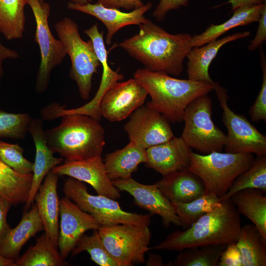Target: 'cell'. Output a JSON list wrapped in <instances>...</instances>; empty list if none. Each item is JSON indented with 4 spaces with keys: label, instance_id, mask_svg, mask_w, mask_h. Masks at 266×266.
<instances>
[{
    "label": "cell",
    "instance_id": "1",
    "mask_svg": "<svg viewBox=\"0 0 266 266\" xmlns=\"http://www.w3.org/2000/svg\"><path fill=\"white\" fill-rule=\"evenodd\" d=\"M138 33L115 46L126 51L147 69L171 76L180 75L184 61L192 47L191 35L172 34L147 19Z\"/></svg>",
    "mask_w": 266,
    "mask_h": 266
},
{
    "label": "cell",
    "instance_id": "2",
    "mask_svg": "<svg viewBox=\"0 0 266 266\" xmlns=\"http://www.w3.org/2000/svg\"><path fill=\"white\" fill-rule=\"evenodd\" d=\"M240 214L231 199L198 219L184 231H176L152 247L155 250L182 251L205 245L236 242L241 228Z\"/></svg>",
    "mask_w": 266,
    "mask_h": 266
},
{
    "label": "cell",
    "instance_id": "3",
    "mask_svg": "<svg viewBox=\"0 0 266 266\" xmlns=\"http://www.w3.org/2000/svg\"><path fill=\"white\" fill-rule=\"evenodd\" d=\"M133 78L151 97L146 105L163 115L169 122L183 120L188 105L197 98L214 90V83L174 78L145 68L137 69Z\"/></svg>",
    "mask_w": 266,
    "mask_h": 266
},
{
    "label": "cell",
    "instance_id": "4",
    "mask_svg": "<svg viewBox=\"0 0 266 266\" xmlns=\"http://www.w3.org/2000/svg\"><path fill=\"white\" fill-rule=\"evenodd\" d=\"M60 124L44 131L47 143L66 161H79L100 156L105 145L104 130L92 117L64 113Z\"/></svg>",
    "mask_w": 266,
    "mask_h": 266
},
{
    "label": "cell",
    "instance_id": "5",
    "mask_svg": "<svg viewBox=\"0 0 266 266\" xmlns=\"http://www.w3.org/2000/svg\"><path fill=\"white\" fill-rule=\"evenodd\" d=\"M251 153H230L212 152L190 155L188 169L203 183L205 194L219 198L228 191L234 180L252 164Z\"/></svg>",
    "mask_w": 266,
    "mask_h": 266
},
{
    "label": "cell",
    "instance_id": "6",
    "mask_svg": "<svg viewBox=\"0 0 266 266\" xmlns=\"http://www.w3.org/2000/svg\"><path fill=\"white\" fill-rule=\"evenodd\" d=\"M55 29L71 61L69 76L76 82L81 98L87 100L92 90V77L98 73L100 66L93 42L91 39H82L77 24L69 17L57 22Z\"/></svg>",
    "mask_w": 266,
    "mask_h": 266
},
{
    "label": "cell",
    "instance_id": "7",
    "mask_svg": "<svg viewBox=\"0 0 266 266\" xmlns=\"http://www.w3.org/2000/svg\"><path fill=\"white\" fill-rule=\"evenodd\" d=\"M63 191L83 211L91 215L101 226L125 224L149 226L150 214H139L124 210L116 200L103 195H92L84 183L69 177L65 182Z\"/></svg>",
    "mask_w": 266,
    "mask_h": 266
},
{
    "label": "cell",
    "instance_id": "8",
    "mask_svg": "<svg viewBox=\"0 0 266 266\" xmlns=\"http://www.w3.org/2000/svg\"><path fill=\"white\" fill-rule=\"evenodd\" d=\"M212 113V100L206 95L191 102L184 114L181 137L191 148L203 154L222 152L226 142V134L214 124Z\"/></svg>",
    "mask_w": 266,
    "mask_h": 266
},
{
    "label": "cell",
    "instance_id": "9",
    "mask_svg": "<svg viewBox=\"0 0 266 266\" xmlns=\"http://www.w3.org/2000/svg\"><path fill=\"white\" fill-rule=\"evenodd\" d=\"M98 232L104 246L119 266L145 262L151 237L149 226L119 224L101 226Z\"/></svg>",
    "mask_w": 266,
    "mask_h": 266
},
{
    "label": "cell",
    "instance_id": "10",
    "mask_svg": "<svg viewBox=\"0 0 266 266\" xmlns=\"http://www.w3.org/2000/svg\"><path fill=\"white\" fill-rule=\"evenodd\" d=\"M26 0L34 17V40L39 46L40 54L35 90L37 94H42L49 85L51 72L62 63L67 54L62 42L54 37L50 29V5L46 2L41 3L39 0Z\"/></svg>",
    "mask_w": 266,
    "mask_h": 266
},
{
    "label": "cell",
    "instance_id": "11",
    "mask_svg": "<svg viewBox=\"0 0 266 266\" xmlns=\"http://www.w3.org/2000/svg\"><path fill=\"white\" fill-rule=\"evenodd\" d=\"M213 85L223 110V122L227 130L224 148L225 152L266 155V136L259 132L244 116L232 110L228 105L227 90L217 82H214Z\"/></svg>",
    "mask_w": 266,
    "mask_h": 266
},
{
    "label": "cell",
    "instance_id": "12",
    "mask_svg": "<svg viewBox=\"0 0 266 266\" xmlns=\"http://www.w3.org/2000/svg\"><path fill=\"white\" fill-rule=\"evenodd\" d=\"M129 116L124 130L130 141L144 149L166 142L174 136L169 121L146 104L135 110Z\"/></svg>",
    "mask_w": 266,
    "mask_h": 266
},
{
    "label": "cell",
    "instance_id": "13",
    "mask_svg": "<svg viewBox=\"0 0 266 266\" xmlns=\"http://www.w3.org/2000/svg\"><path fill=\"white\" fill-rule=\"evenodd\" d=\"M148 94L134 78L118 82L102 97L100 104L102 117L110 122H119L142 106Z\"/></svg>",
    "mask_w": 266,
    "mask_h": 266
},
{
    "label": "cell",
    "instance_id": "14",
    "mask_svg": "<svg viewBox=\"0 0 266 266\" xmlns=\"http://www.w3.org/2000/svg\"><path fill=\"white\" fill-rule=\"evenodd\" d=\"M112 181L119 191L129 193L133 198L135 205L148 211L151 214L160 216L165 228H168L171 224L181 226L172 203L155 184L146 185L140 183L132 177Z\"/></svg>",
    "mask_w": 266,
    "mask_h": 266
},
{
    "label": "cell",
    "instance_id": "15",
    "mask_svg": "<svg viewBox=\"0 0 266 266\" xmlns=\"http://www.w3.org/2000/svg\"><path fill=\"white\" fill-rule=\"evenodd\" d=\"M59 252L66 259L79 238L88 230H96L101 225L90 214L82 210L66 197L60 200Z\"/></svg>",
    "mask_w": 266,
    "mask_h": 266
},
{
    "label": "cell",
    "instance_id": "16",
    "mask_svg": "<svg viewBox=\"0 0 266 266\" xmlns=\"http://www.w3.org/2000/svg\"><path fill=\"white\" fill-rule=\"evenodd\" d=\"M52 171L90 184L98 195L116 200L121 194L107 174L101 156L79 161H66Z\"/></svg>",
    "mask_w": 266,
    "mask_h": 266
},
{
    "label": "cell",
    "instance_id": "17",
    "mask_svg": "<svg viewBox=\"0 0 266 266\" xmlns=\"http://www.w3.org/2000/svg\"><path fill=\"white\" fill-rule=\"evenodd\" d=\"M152 7L149 2L142 7L128 12H123L119 9L106 7L97 2L80 4L69 2L67 8L91 15L100 21L106 28L107 33L105 43L109 45L114 35L121 28L133 25L139 26L147 20L144 14Z\"/></svg>",
    "mask_w": 266,
    "mask_h": 266
},
{
    "label": "cell",
    "instance_id": "18",
    "mask_svg": "<svg viewBox=\"0 0 266 266\" xmlns=\"http://www.w3.org/2000/svg\"><path fill=\"white\" fill-rule=\"evenodd\" d=\"M146 151V166L163 176L188 168L192 152L181 136H174L166 142L148 148Z\"/></svg>",
    "mask_w": 266,
    "mask_h": 266
},
{
    "label": "cell",
    "instance_id": "19",
    "mask_svg": "<svg viewBox=\"0 0 266 266\" xmlns=\"http://www.w3.org/2000/svg\"><path fill=\"white\" fill-rule=\"evenodd\" d=\"M35 147V156L33 165V179L29 196L24 206L27 211L33 203L35 196L47 174L55 166L62 163L63 158H56L48 146L45 138L43 121L32 119L28 128Z\"/></svg>",
    "mask_w": 266,
    "mask_h": 266
},
{
    "label": "cell",
    "instance_id": "20",
    "mask_svg": "<svg viewBox=\"0 0 266 266\" xmlns=\"http://www.w3.org/2000/svg\"><path fill=\"white\" fill-rule=\"evenodd\" d=\"M59 175L52 170L47 174L36 193L34 200L44 230L58 248L60 200L57 187Z\"/></svg>",
    "mask_w": 266,
    "mask_h": 266
},
{
    "label": "cell",
    "instance_id": "21",
    "mask_svg": "<svg viewBox=\"0 0 266 266\" xmlns=\"http://www.w3.org/2000/svg\"><path fill=\"white\" fill-rule=\"evenodd\" d=\"M250 35L248 31L239 32L191 48L186 56L188 79L213 84L214 81L209 74V67L219 50L229 42Z\"/></svg>",
    "mask_w": 266,
    "mask_h": 266
},
{
    "label": "cell",
    "instance_id": "22",
    "mask_svg": "<svg viewBox=\"0 0 266 266\" xmlns=\"http://www.w3.org/2000/svg\"><path fill=\"white\" fill-rule=\"evenodd\" d=\"M171 202H187L205 194L201 180L188 168L163 176L155 183Z\"/></svg>",
    "mask_w": 266,
    "mask_h": 266
},
{
    "label": "cell",
    "instance_id": "23",
    "mask_svg": "<svg viewBox=\"0 0 266 266\" xmlns=\"http://www.w3.org/2000/svg\"><path fill=\"white\" fill-rule=\"evenodd\" d=\"M44 230L36 203L29 211H25L19 224L10 228L0 241V255L16 261L19 257L23 245L37 233Z\"/></svg>",
    "mask_w": 266,
    "mask_h": 266
},
{
    "label": "cell",
    "instance_id": "24",
    "mask_svg": "<svg viewBox=\"0 0 266 266\" xmlns=\"http://www.w3.org/2000/svg\"><path fill=\"white\" fill-rule=\"evenodd\" d=\"M266 5L263 4L246 5L233 11V14L228 20L219 25L212 24L202 33L191 36L189 42L191 47H199L217 39L229 30L239 26H245L258 22L262 12Z\"/></svg>",
    "mask_w": 266,
    "mask_h": 266
},
{
    "label": "cell",
    "instance_id": "25",
    "mask_svg": "<svg viewBox=\"0 0 266 266\" xmlns=\"http://www.w3.org/2000/svg\"><path fill=\"white\" fill-rule=\"evenodd\" d=\"M147 159L146 150L130 141L125 147L107 154L103 162L108 176L112 181L131 177L138 166L145 163Z\"/></svg>",
    "mask_w": 266,
    "mask_h": 266
},
{
    "label": "cell",
    "instance_id": "26",
    "mask_svg": "<svg viewBox=\"0 0 266 266\" xmlns=\"http://www.w3.org/2000/svg\"><path fill=\"white\" fill-rule=\"evenodd\" d=\"M239 214L249 219L266 238V196L257 189L241 190L230 198Z\"/></svg>",
    "mask_w": 266,
    "mask_h": 266
},
{
    "label": "cell",
    "instance_id": "27",
    "mask_svg": "<svg viewBox=\"0 0 266 266\" xmlns=\"http://www.w3.org/2000/svg\"><path fill=\"white\" fill-rule=\"evenodd\" d=\"M235 243L241 254L243 266H266V238L254 224L241 227Z\"/></svg>",
    "mask_w": 266,
    "mask_h": 266
},
{
    "label": "cell",
    "instance_id": "28",
    "mask_svg": "<svg viewBox=\"0 0 266 266\" xmlns=\"http://www.w3.org/2000/svg\"><path fill=\"white\" fill-rule=\"evenodd\" d=\"M33 173H18L0 160V197L17 205L27 201Z\"/></svg>",
    "mask_w": 266,
    "mask_h": 266
},
{
    "label": "cell",
    "instance_id": "29",
    "mask_svg": "<svg viewBox=\"0 0 266 266\" xmlns=\"http://www.w3.org/2000/svg\"><path fill=\"white\" fill-rule=\"evenodd\" d=\"M58 248L45 233L36 238L21 257L16 260L17 266H63L67 265Z\"/></svg>",
    "mask_w": 266,
    "mask_h": 266
},
{
    "label": "cell",
    "instance_id": "30",
    "mask_svg": "<svg viewBox=\"0 0 266 266\" xmlns=\"http://www.w3.org/2000/svg\"><path fill=\"white\" fill-rule=\"evenodd\" d=\"M84 33L93 42L99 60L102 67V75L99 90L94 99L89 104H100L104 94L117 82L124 79V75L114 71L109 66L107 62V52L105 48L103 31L100 32L97 23L85 30Z\"/></svg>",
    "mask_w": 266,
    "mask_h": 266
},
{
    "label": "cell",
    "instance_id": "31",
    "mask_svg": "<svg viewBox=\"0 0 266 266\" xmlns=\"http://www.w3.org/2000/svg\"><path fill=\"white\" fill-rule=\"evenodd\" d=\"M26 0H0V32L8 40L23 36Z\"/></svg>",
    "mask_w": 266,
    "mask_h": 266
},
{
    "label": "cell",
    "instance_id": "32",
    "mask_svg": "<svg viewBox=\"0 0 266 266\" xmlns=\"http://www.w3.org/2000/svg\"><path fill=\"white\" fill-rule=\"evenodd\" d=\"M250 166L233 182L220 200L230 199L237 192L246 189H257L266 193V155L258 156Z\"/></svg>",
    "mask_w": 266,
    "mask_h": 266
},
{
    "label": "cell",
    "instance_id": "33",
    "mask_svg": "<svg viewBox=\"0 0 266 266\" xmlns=\"http://www.w3.org/2000/svg\"><path fill=\"white\" fill-rule=\"evenodd\" d=\"M181 223L185 229L207 213L220 206L222 201L211 194H205L187 202H171Z\"/></svg>",
    "mask_w": 266,
    "mask_h": 266
},
{
    "label": "cell",
    "instance_id": "34",
    "mask_svg": "<svg viewBox=\"0 0 266 266\" xmlns=\"http://www.w3.org/2000/svg\"><path fill=\"white\" fill-rule=\"evenodd\" d=\"M227 244L205 245L187 248L180 252L172 266H217Z\"/></svg>",
    "mask_w": 266,
    "mask_h": 266
},
{
    "label": "cell",
    "instance_id": "35",
    "mask_svg": "<svg viewBox=\"0 0 266 266\" xmlns=\"http://www.w3.org/2000/svg\"><path fill=\"white\" fill-rule=\"evenodd\" d=\"M85 251L90 254L91 259L99 266H119L104 246L98 230H94L91 235L84 234L71 251V256H74Z\"/></svg>",
    "mask_w": 266,
    "mask_h": 266
},
{
    "label": "cell",
    "instance_id": "36",
    "mask_svg": "<svg viewBox=\"0 0 266 266\" xmlns=\"http://www.w3.org/2000/svg\"><path fill=\"white\" fill-rule=\"evenodd\" d=\"M32 119L28 113H13L0 110V137L25 138Z\"/></svg>",
    "mask_w": 266,
    "mask_h": 266
},
{
    "label": "cell",
    "instance_id": "37",
    "mask_svg": "<svg viewBox=\"0 0 266 266\" xmlns=\"http://www.w3.org/2000/svg\"><path fill=\"white\" fill-rule=\"evenodd\" d=\"M24 150L18 144L0 140V160L21 174L33 173V165L23 156Z\"/></svg>",
    "mask_w": 266,
    "mask_h": 266
},
{
    "label": "cell",
    "instance_id": "38",
    "mask_svg": "<svg viewBox=\"0 0 266 266\" xmlns=\"http://www.w3.org/2000/svg\"><path fill=\"white\" fill-rule=\"evenodd\" d=\"M261 67L263 71V81L261 89L254 103L249 111L251 120L254 122L266 121V60L263 53Z\"/></svg>",
    "mask_w": 266,
    "mask_h": 266
},
{
    "label": "cell",
    "instance_id": "39",
    "mask_svg": "<svg viewBox=\"0 0 266 266\" xmlns=\"http://www.w3.org/2000/svg\"><path fill=\"white\" fill-rule=\"evenodd\" d=\"M217 266H243L241 254L235 242L227 244Z\"/></svg>",
    "mask_w": 266,
    "mask_h": 266
},
{
    "label": "cell",
    "instance_id": "40",
    "mask_svg": "<svg viewBox=\"0 0 266 266\" xmlns=\"http://www.w3.org/2000/svg\"><path fill=\"white\" fill-rule=\"evenodd\" d=\"M189 0H160L153 12V16L158 21L164 20L170 11L186 7Z\"/></svg>",
    "mask_w": 266,
    "mask_h": 266
},
{
    "label": "cell",
    "instance_id": "41",
    "mask_svg": "<svg viewBox=\"0 0 266 266\" xmlns=\"http://www.w3.org/2000/svg\"><path fill=\"white\" fill-rule=\"evenodd\" d=\"M259 26L254 39L248 46L249 51H253L262 45L266 40V5L265 6L258 21Z\"/></svg>",
    "mask_w": 266,
    "mask_h": 266
},
{
    "label": "cell",
    "instance_id": "42",
    "mask_svg": "<svg viewBox=\"0 0 266 266\" xmlns=\"http://www.w3.org/2000/svg\"><path fill=\"white\" fill-rule=\"evenodd\" d=\"M98 3L105 7L112 8H124L133 10L143 6L142 0H98Z\"/></svg>",
    "mask_w": 266,
    "mask_h": 266
},
{
    "label": "cell",
    "instance_id": "43",
    "mask_svg": "<svg viewBox=\"0 0 266 266\" xmlns=\"http://www.w3.org/2000/svg\"><path fill=\"white\" fill-rule=\"evenodd\" d=\"M12 205L0 197V241L10 228L7 222V215Z\"/></svg>",
    "mask_w": 266,
    "mask_h": 266
},
{
    "label": "cell",
    "instance_id": "44",
    "mask_svg": "<svg viewBox=\"0 0 266 266\" xmlns=\"http://www.w3.org/2000/svg\"><path fill=\"white\" fill-rule=\"evenodd\" d=\"M19 57V53L17 51L5 46L0 40V86L4 73L3 62L6 60L16 59Z\"/></svg>",
    "mask_w": 266,
    "mask_h": 266
},
{
    "label": "cell",
    "instance_id": "45",
    "mask_svg": "<svg viewBox=\"0 0 266 266\" xmlns=\"http://www.w3.org/2000/svg\"><path fill=\"white\" fill-rule=\"evenodd\" d=\"M266 0H228L221 5L230 4L232 6V11L241 6L264 3Z\"/></svg>",
    "mask_w": 266,
    "mask_h": 266
},
{
    "label": "cell",
    "instance_id": "46",
    "mask_svg": "<svg viewBox=\"0 0 266 266\" xmlns=\"http://www.w3.org/2000/svg\"><path fill=\"white\" fill-rule=\"evenodd\" d=\"M147 266H167L163 263L162 258L157 254H151L147 262Z\"/></svg>",
    "mask_w": 266,
    "mask_h": 266
},
{
    "label": "cell",
    "instance_id": "47",
    "mask_svg": "<svg viewBox=\"0 0 266 266\" xmlns=\"http://www.w3.org/2000/svg\"><path fill=\"white\" fill-rule=\"evenodd\" d=\"M0 266H17L15 261L4 258L0 255Z\"/></svg>",
    "mask_w": 266,
    "mask_h": 266
},
{
    "label": "cell",
    "instance_id": "48",
    "mask_svg": "<svg viewBox=\"0 0 266 266\" xmlns=\"http://www.w3.org/2000/svg\"><path fill=\"white\" fill-rule=\"evenodd\" d=\"M69 2L78 3L80 4H84L87 3H91L92 0H68Z\"/></svg>",
    "mask_w": 266,
    "mask_h": 266
},
{
    "label": "cell",
    "instance_id": "49",
    "mask_svg": "<svg viewBox=\"0 0 266 266\" xmlns=\"http://www.w3.org/2000/svg\"><path fill=\"white\" fill-rule=\"evenodd\" d=\"M41 3H44V0H39Z\"/></svg>",
    "mask_w": 266,
    "mask_h": 266
}]
</instances>
